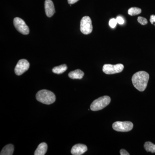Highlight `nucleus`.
Listing matches in <instances>:
<instances>
[{
	"label": "nucleus",
	"mask_w": 155,
	"mask_h": 155,
	"mask_svg": "<svg viewBox=\"0 0 155 155\" xmlns=\"http://www.w3.org/2000/svg\"><path fill=\"white\" fill-rule=\"evenodd\" d=\"M87 150V147L85 145L77 144L72 147L71 152L73 155H81L84 153Z\"/></svg>",
	"instance_id": "9d476101"
},
{
	"label": "nucleus",
	"mask_w": 155,
	"mask_h": 155,
	"mask_svg": "<svg viewBox=\"0 0 155 155\" xmlns=\"http://www.w3.org/2000/svg\"><path fill=\"white\" fill-rule=\"evenodd\" d=\"M48 150V145L45 143H41L35 150V155H44Z\"/></svg>",
	"instance_id": "9b49d317"
},
{
	"label": "nucleus",
	"mask_w": 155,
	"mask_h": 155,
	"mask_svg": "<svg viewBox=\"0 0 155 155\" xmlns=\"http://www.w3.org/2000/svg\"><path fill=\"white\" fill-rule=\"evenodd\" d=\"M124 68V65L122 64H117L116 65L105 64L103 66V71L106 74L111 75L122 72Z\"/></svg>",
	"instance_id": "423d86ee"
},
{
	"label": "nucleus",
	"mask_w": 155,
	"mask_h": 155,
	"mask_svg": "<svg viewBox=\"0 0 155 155\" xmlns=\"http://www.w3.org/2000/svg\"><path fill=\"white\" fill-rule=\"evenodd\" d=\"M14 146L13 144H9L5 146L1 151V155H12L14 151Z\"/></svg>",
	"instance_id": "ddd939ff"
},
{
	"label": "nucleus",
	"mask_w": 155,
	"mask_h": 155,
	"mask_svg": "<svg viewBox=\"0 0 155 155\" xmlns=\"http://www.w3.org/2000/svg\"><path fill=\"white\" fill-rule=\"evenodd\" d=\"M149 77V74L147 72L143 71H139L135 73L132 76V84L139 91H144L147 85Z\"/></svg>",
	"instance_id": "f257e3e1"
},
{
	"label": "nucleus",
	"mask_w": 155,
	"mask_h": 155,
	"mask_svg": "<svg viewBox=\"0 0 155 155\" xmlns=\"http://www.w3.org/2000/svg\"><path fill=\"white\" fill-rule=\"evenodd\" d=\"M80 30L84 35L91 33L93 30V26L90 17L85 16L81 19L80 22Z\"/></svg>",
	"instance_id": "39448f33"
},
{
	"label": "nucleus",
	"mask_w": 155,
	"mask_h": 155,
	"mask_svg": "<svg viewBox=\"0 0 155 155\" xmlns=\"http://www.w3.org/2000/svg\"><path fill=\"white\" fill-rule=\"evenodd\" d=\"M84 75V73L80 69H76L69 72L68 76L71 79H81Z\"/></svg>",
	"instance_id": "f8f14e48"
},
{
	"label": "nucleus",
	"mask_w": 155,
	"mask_h": 155,
	"mask_svg": "<svg viewBox=\"0 0 155 155\" xmlns=\"http://www.w3.org/2000/svg\"><path fill=\"white\" fill-rule=\"evenodd\" d=\"M128 14L131 16L138 15L141 13V9L136 7L130 8L128 10Z\"/></svg>",
	"instance_id": "dca6fc26"
},
{
	"label": "nucleus",
	"mask_w": 155,
	"mask_h": 155,
	"mask_svg": "<svg viewBox=\"0 0 155 155\" xmlns=\"http://www.w3.org/2000/svg\"><path fill=\"white\" fill-rule=\"evenodd\" d=\"M110 97L108 96L100 97L93 102L90 106L92 111H97L102 110L110 104Z\"/></svg>",
	"instance_id": "7ed1b4c3"
},
{
	"label": "nucleus",
	"mask_w": 155,
	"mask_h": 155,
	"mask_svg": "<svg viewBox=\"0 0 155 155\" xmlns=\"http://www.w3.org/2000/svg\"><path fill=\"white\" fill-rule=\"evenodd\" d=\"M45 11L47 17H52L55 12L54 3L51 0H46L45 2Z\"/></svg>",
	"instance_id": "1a4fd4ad"
},
{
	"label": "nucleus",
	"mask_w": 155,
	"mask_h": 155,
	"mask_svg": "<svg viewBox=\"0 0 155 155\" xmlns=\"http://www.w3.org/2000/svg\"><path fill=\"white\" fill-rule=\"evenodd\" d=\"M150 22L153 25H155V15H152L150 17Z\"/></svg>",
	"instance_id": "aec40b11"
},
{
	"label": "nucleus",
	"mask_w": 155,
	"mask_h": 155,
	"mask_svg": "<svg viewBox=\"0 0 155 155\" xmlns=\"http://www.w3.org/2000/svg\"><path fill=\"white\" fill-rule=\"evenodd\" d=\"M144 147L148 152L155 153V144L150 142H146L144 145Z\"/></svg>",
	"instance_id": "2eb2a0df"
},
{
	"label": "nucleus",
	"mask_w": 155,
	"mask_h": 155,
	"mask_svg": "<svg viewBox=\"0 0 155 155\" xmlns=\"http://www.w3.org/2000/svg\"><path fill=\"white\" fill-rule=\"evenodd\" d=\"M79 0H68V2L69 5H72L77 2Z\"/></svg>",
	"instance_id": "4be33fe9"
},
{
	"label": "nucleus",
	"mask_w": 155,
	"mask_h": 155,
	"mask_svg": "<svg viewBox=\"0 0 155 155\" xmlns=\"http://www.w3.org/2000/svg\"><path fill=\"white\" fill-rule=\"evenodd\" d=\"M137 21L142 25H145L147 24V20L144 17H139L137 18Z\"/></svg>",
	"instance_id": "f3484780"
},
{
	"label": "nucleus",
	"mask_w": 155,
	"mask_h": 155,
	"mask_svg": "<svg viewBox=\"0 0 155 155\" xmlns=\"http://www.w3.org/2000/svg\"><path fill=\"white\" fill-rule=\"evenodd\" d=\"M30 67L29 62L25 59H21L18 61L15 68V73L17 75H20L28 70Z\"/></svg>",
	"instance_id": "6e6552de"
},
{
	"label": "nucleus",
	"mask_w": 155,
	"mask_h": 155,
	"mask_svg": "<svg viewBox=\"0 0 155 155\" xmlns=\"http://www.w3.org/2000/svg\"><path fill=\"white\" fill-rule=\"evenodd\" d=\"M14 24L17 30L20 33L24 35L29 34V28L23 19L19 17H16L14 19Z\"/></svg>",
	"instance_id": "0eeeda50"
},
{
	"label": "nucleus",
	"mask_w": 155,
	"mask_h": 155,
	"mask_svg": "<svg viewBox=\"0 0 155 155\" xmlns=\"http://www.w3.org/2000/svg\"><path fill=\"white\" fill-rule=\"evenodd\" d=\"M117 21L116 19L113 18L110 19V21H109V25L112 28H114L116 27V25H117Z\"/></svg>",
	"instance_id": "a211bd4d"
},
{
	"label": "nucleus",
	"mask_w": 155,
	"mask_h": 155,
	"mask_svg": "<svg viewBox=\"0 0 155 155\" xmlns=\"http://www.w3.org/2000/svg\"><path fill=\"white\" fill-rule=\"evenodd\" d=\"M113 129L119 132H128L132 130L133 124L129 121L125 122H116L113 124Z\"/></svg>",
	"instance_id": "20e7f679"
},
{
	"label": "nucleus",
	"mask_w": 155,
	"mask_h": 155,
	"mask_svg": "<svg viewBox=\"0 0 155 155\" xmlns=\"http://www.w3.org/2000/svg\"><path fill=\"white\" fill-rule=\"evenodd\" d=\"M120 155H129L130 154L126 150L124 149H122L120 150Z\"/></svg>",
	"instance_id": "412c9836"
},
{
	"label": "nucleus",
	"mask_w": 155,
	"mask_h": 155,
	"mask_svg": "<svg viewBox=\"0 0 155 155\" xmlns=\"http://www.w3.org/2000/svg\"><path fill=\"white\" fill-rule=\"evenodd\" d=\"M67 66L66 64H63L54 67L52 69L53 72L57 74H61L64 73L67 69Z\"/></svg>",
	"instance_id": "4468645a"
},
{
	"label": "nucleus",
	"mask_w": 155,
	"mask_h": 155,
	"mask_svg": "<svg viewBox=\"0 0 155 155\" xmlns=\"http://www.w3.org/2000/svg\"><path fill=\"white\" fill-rule=\"evenodd\" d=\"M116 19L117 23H119V24L122 25V24H124V20L123 18H122V17H120V16H118L116 18Z\"/></svg>",
	"instance_id": "6ab92c4d"
},
{
	"label": "nucleus",
	"mask_w": 155,
	"mask_h": 155,
	"mask_svg": "<svg viewBox=\"0 0 155 155\" xmlns=\"http://www.w3.org/2000/svg\"><path fill=\"white\" fill-rule=\"evenodd\" d=\"M36 98L40 102L47 105L52 104L56 101L55 94L52 92L47 90H42L38 92Z\"/></svg>",
	"instance_id": "f03ea898"
}]
</instances>
